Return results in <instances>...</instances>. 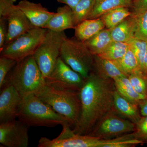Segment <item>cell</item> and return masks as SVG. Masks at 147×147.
<instances>
[{"label":"cell","instance_id":"d6986e66","mask_svg":"<svg viewBox=\"0 0 147 147\" xmlns=\"http://www.w3.org/2000/svg\"><path fill=\"white\" fill-rule=\"evenodd\" d=\"M105 25L100 18L86 19L76 26L74 28L75 37L84 42L105 28Z\"/></svg>","mask_w":147,"mask_h":147},{"label":"cell","instance_id":"603a6c76","mask_svg":"<svg viewBox=\"0 0 147 147\" xmlns=\"http://www.w3.org/2000/svg\"><path fill=\"white\" fill-rule=\"evenodd\" d=\"M132 13L129 7H121L106 12L100 16L106 28L111 29L118 25Z\"/></svg>","mask_w":147,"mask_h":147},{"label":"cell","instance_id":"7402d4cb","mask_svg":"<svg viewBox=\"0 0 147 147\" xmlns=\"http://www.w3.org/2000/svg\"><path fill=\"white\" fill-rule=\"evenodd\" d=\"M113 80L116 90L131 102L139 105L142 100L147 97V96L139 94L134 90L128 77H119Z\"/></svg>","mask_w":147,"mask_h":147},{"label":"cell","instance_id":"9c48e42d","mask_svg":"<svg viewBox=\"0 0 147 147\" xmlns=\"http://www.w3.org/2000/svg\"><path fill=\"white\" fill-rule=\"evenodd\" d=\"M115 112L113 110L100 119L88 135L102 139H110L135 131V123L119 117Z\"/></svg>","mask_w":147,"mask_h":147},{"label":"cell","instance_id":"1f68e13d","mask_svg":"<svg viewBox=\"0 0 147 147\" xmlns=\"http://www.w3.org/2000/svg\"><path fill=\"white\" fill-rule=\"evenodd\" d=\"M16 0H0V18L7 20Z\"/></svg>","mask_w":147,"mask_h":147},{"label":"cell","instance_id":"52a82bcc","mask_svg":"<svg viewBox=\"0 0 147 147\" xmlns=\"http://www.w3.org/2000/svg\"><path fill=\"white\" fill-rule=\"evenodd\" d=\"M47 29L34 27L5 45L1 56L11 58L17 62L34 55L44 38Z\"/></svg>","mask_w":147,"mask_h":147},{"label":"cell","instance_id":"277c9868","mask_svg":"<svg viewBox=\"0 0 147 147\" xmlns=\"http://www.w3.org/2000/svg\"><path fill=\"white\" fill-rule=\"evenodd\" d=\"M7 83L13 86L22 98L35 94L45 85V79L33 55L17 62L7 76Z\"/></svg>","mask_w":147,"mask_h":147},{"label":"cell","instance_id":"d4e9b609","mask_svg":"<svg viewBox=\"0 0 147 147\" xmlns=\"http://www.w3.org/2000/svg\"><path fill=\"white\" fill-rule=\"evenodd\" d=\"M129 48L128 42L113 41L102 53L96 56L110 60H118L126 54Z\"/></svg>","mask_w":147,"mask_h":147},{"label":"cell","instance_id":"8992f818","mask_svg":"<svg viewBox=\"0 0 147 147\" xmlns=\"http://www.w3.org/2000/svg\"><path fill=\"white\" fill-rule=\"evenodd\" d=\"M66 37L64 31L56 32L47 30L45 38L33 55L45 79L52 73L60 57L62 45Z\"/></svg>","mask_w":147,"mask_h":147},{"label":"cell","instance_id":"4dcf8cb0","mask_svg":"<svg viewBox=\"0 0 147 147\" xmlns=\"http://www.w3.org/2000/svg\"><path fill=\"white\" fill-rule=\"evenodd\" d=\"M133 132L137 139L143 142L147 141V116L141 118L136 124V128Z\"/></svg>","mask_w":147,"mask_h":147},{"label":"cell","instance_id":"ffe728a7","mask_svg":"<svg viewBox=\"0 0 147 147\" xmlns=\"http://www.w3.org/2000/svg\"><path fill=\"white\" fill-rule=\"evenodd\" d=\"M132 0H95L94 4L87 19L100 18L104 13L121 7L131 8Z\"/></svg>","mask_w":147,"mask_h":147},{"label":"cell","instance_id":"7a4b0ae2","mask_svg":"<svg viewBox=\"0 0 147 147\" xmlns=\"http://www.w3.org/2000/svg\"><path fill=\"white\" fill-rule=\"evenodd\" d=\"M16 117L29 127H53L59 125L69 124L65 117L55 112L35 94L22 98Z\"/></svg>","mask_w":147,"mask_h":147},{"label":"cell","instance_id":"e0dca14e","mask_svg":"<svg viewBox=\"0 0 147 147\" xmlns=\"http://www.w3.org/2000/svg\"><path fill=\"white\" fill-rule=\"evenodd\" d=\"M136 26V16H129L115 27L110 29L113 41L128 42L134 38Z\"/></svg>","mask_w":147,"mask_h":147},{"label":"cell","instance_id":"4316f807","mask_svg":"<svg viewBox=\"0 0 147 147\" xmlns=\"http://www.w3.org/2000/svg\"><path fill=\"white\" fill-rule=\"evenodd\" d=\"M128 43L129 47L137 57L140 68L143 72L144 59L147 48V42L134 37Z\"/></svg>","mask_w":147,"mask_h":147},{"label":"cell","instance_id":"4fadbf2b","mask_svg":"<svg viewBox=\"0 0 147 147\" xmlns=\"http://www.w3.org/2000/svg\"><path fill=\"white\" fill-rule=\"evenodd\" d=\"M7 21L8 30L5 45L35 27L17 5L13 7Z\"/></svg>","mask_w":147,"mask_h":147},{"label":"cell","instance_id":"6da1fadb","mask_svg":"<svg viewBox=\"0 0 147 147\" xmlns=\"http://www.w3.org/2000/svg\"><path fill=\"white\" fill-rule=\"evenodd\" d=\"M114 80L91 72L79 91L81 112L73 131L88 135L95 125L106 114L114 110Z\"/></svg>","mask_w":147,"mask_h":147},{"label":"cell","instance_id":"ac0fdd59","mask_svg":"<svg viewBox=\"0 0 147 147\" xmlns=\"http://www.w3.org/2000/svg\"><path fill=\"white\" fill-rule=\"evenodd\" d=\"M94 68L98 74L113 80L119 77L129 76L122 70L115 61L103 59L96 55L94 56Z\"/></svg>","mask_w":147,"mask_h":147},{"label":"cell","instance_id":"44dd1931","mask_svg":"<svg viewBox=\"0 0 147 147\" xmlns=\"http://www.w3.org/2000/svg\"><path fill=\"white\" fill-rule=\"evenodd\" d=\"M113 40L110 29H104L84 42L87 48L94 56L102 53Z\"/></svg>","mask_w":147,"mask_h":147},{"label":"cell","instance_id":"d590c367","mask_svg":"<svg viewBox=\"0 0 147 147\" xmlns=\"http://www.w3.org/2000/svg\"><path fill=\"white\" fill-rule=\"evenodd\" d=\"M81 0H57L59 3L65 4L73 9Z\"/></svg>","mask_w":147,"mask_h":147},{"label":"cell","instance_id":"cb8c5ba5","mask_svg":"<svg viewBox=\"0 0 147 147\" xmlns=\"http://www.w3.org/2000/svg\"><path fill=\"white\" fill-rule=\"evenodd\" d=\"M115 61L122 70L128 75L133 74H143L137 57L129 47L123 57Z\"/></svg>","mask_w":147,"mask_h":147},{"label":"cell","instance_id":"d6a6232c","mask_svg":"<svg viewBox=\"0 0 147 147\" xmlns=\"http://www.w3.org/2000/svg\"><path fill=\"white\" fill-rule=\"evenodd\" d=\"M132 15L137 16L147 10V0H132L131 8Z\"/></svg>","mask_w":147,"mask_h":147},{"label":"cell","instance_id":"8d00e7d4","mask_svg":"<svg viewBox=\"0 0 147 147\" xmlns=\"http://www.w3.org/2000/svg\"><path fill=\"white\" fill-rule=\"evenodd\" d=\"M143 73L144 75L147 78V48L146 55H145L144 59Z\"/></svg>","mask_w":147,"mask_h":147},{"label":"cell","instance_id":"f35d334b","mask_svg":"<svg viewBox=\"0 0 147 147\" xmlns=\"http://www.w3.org/2000/svg\"></svg>","mask_w":147,"mask_h":147},{"label":"cell","instance_id":"7c38bea8","mask_svg":"<svg viewBox=\"0 0 147 147\" xmlns=\"http://www.w3.org/2000/svg\"><path fill=\"white\" fill-rule=\"evenodd\" d=\"M22 97L11 84L7 83L0 94V123L16 119Z\"/></svg>","mask_w":147,"mask_h":147},{"label":"cell","instance_id":"836d02e7","mask_svg":"<svg viewBox=\"0 0 147 147\" xmlns=\"http://www.w3.org/2000/svg\"><path fill=\"white\" fill-rule=\"evenodd\" d=\"M7 21L5 19L0 18V52L5 45L8 30Z\"/></svg>","mask_w":147,"mask_h":147},{"label":"cell","instance_id":"74e56055","mask_svg":"<svg viewBox=\"0 0 147 147\" xmlns=\"http://www.w3.org/2000/svg\"></svg>","mask_w":147,"mask_h":147},{"label":"cell","instance_id":"8fae6325","mask_svg":"<svg viewBox=\"0 0 147 147\" xmlns=\"http://www.w3.org/2000/svg\"><path fill=\"white\" fill-rule=\"evenodd\" d=\"M29 127L18 119L0 123V143L7 147H27Z\"/></svg>","mask_w":147,"mask_h":147},{"label":"cell","instance_id":"83f0119b","mask_svg":"<svg viewBox=\"0 0 147 147\" xmlns=\"http://www.w3.org/2000/svg\"><path fill=\"white\" fill-rule=\"evenodd\" d=\"M17 61L11 58L1 56L0 57V88L1 90L7 84V76L17 63Z\"/></svg>","mask_w":147,"mask_h":147},{"label":"cell","instance_id":"3957f363","mask_svg":"<svg viewBox=\"0 0 147 147\" xmlns=\"http://www.w3.org/2000/svg\"><path fill=\"white\" fill-rule=\"evenodd\" d=\"M35 94L65 117L71 126L78 122L81 112L79 91L57 89L45 85Z\"/></svg>","mask_w":147,"mask_h":147},{"label":"cell","instance_id":"f546056e","mask_svg":"<svg viewBox=\"0 0 147 147\" xmlns=\"http://www.w3.org/2000/svg\"><path fill=\"white\" fill-rule=\"evenodd\" d=\"M136 16L134 37L147 42V10Z\"/></svg>","mask_w":147,"mask_h":147},{"label":"cell","instance_id":"f1b7e54d","mask_svg":"<svg viewBox=\"0 0 147 147\" xmlns=\"http://www.w3.org/2000/svg\"><path fill=\"white\" fill-rule=\"evenodd\" d=\"M128 79L134 90L139 94L147 96V79L142 74L129 75Z\"/></svg>","mask_w":147,"mask_h":147},{"label":"cell","instance_id":"484cf974","mask_svg":"<svg viewBox=\"0 0 147 147\" xmlns=\"http://www.w3.org/2000/svg\"><path fill=\"white\" fill-rule=\"evenodd\" d=\"M94 1L95 0H81L72 9L75 27L87 19L92 9Z\"/></svg>","mask_w":147,"mask_h":147},{"label":"cell","instance_id":"5b68a950","mask_svg":"<svg viewBox=\"0 0 147 147\" xmlns=\"http://www.w3.org/2000/svg\"><path fill=\"white\" fill-rule=\"evenodd\" d=\"M60 57L73 70L86 79L94 68V56L84 42L75 36L67 37L61 48Z\"/></svg>","mask_w":147,"mask_h":147},{"label":"cell","instance_id":"30bf717a","mask_svg":"<svg viewBox=\"0 0 147 147\" xmlns=\"http://www.w3.org/2000/svg\"><path fill=\"white\" fill-rule=\"evenodd\" d=\"M66 124L62 126L63 129L57 138L50 139L42 137L40 139L38 147H98L100 139L90 135L76 134Z\"/></svg>","mask_w":147,"mask_h":147},{"label":"cell","instance_id":"5bb4252c","mask_svg":"<svg viewBox=\"0 0 147 147\" xmlns=\"http://www.w3.org/2000/svg\"><path fill=\"white\" fill-rule=\"evenodd\" d=\"M35 27L43 28L55 14L43 7L40 3L32 2L28 0H21L17 5Z\"/></svg>","mask_w":147,"mask_h":147},{"label":"cell","instance_id":"ba28073f","mask_svg":"<svg viewBox=\"0 0 147 147\" xmlns=\"http://www.w3.org/2000/svg\"><path fill=\"white\" fill-rule=\"evenodd\" d=\"M85 79L60 57L52 73L45 79V85L57 89L80 91Z\"/></svg>","mask_w":147,"mask_h":147},{"label":"cell","instance_id":"2e32d148","mask_svg":"<svg viewBox=\"0 0 147 147\" xmlns=\"http://www.w3.org/2000/svg\"><path fill=\"white\" fill-rule=\"evenodd\" d=\"M138 105L129 101L115 90L114 93V110L121 115L136 124L142 117L138 109Z\"/></svg>","mask_w":147,"mask_h":147},{"label":"cell","instance_id":"9a60e30c","mask_svg":"<svg viewBox=\"0 0 147 147\" xmlns=\"http://www.w3.org/2000/svg\"><path fill=\"white\" fill-rule=\"evenodd\" d=\"M73 10L68 6L60 7L48 21L44 28L56 32L64 31L69 29L75 28Z\"/></svg>","mask_w":147,"mask_h":147},{"label":"cell","instance_id":"e575fe53","mask_svg":"<svg viewBox=\"0 0 147 147\" xmlns=\"http://www.w3.org/2000/svg\"><path fill=\"white\" fill-rule=\"evenodd\" d=\"M140 112L142 117L147 116V97L142 100L139 104Z\"/></svg>","mask_w":147,"mask_h":147}]
</instances>
